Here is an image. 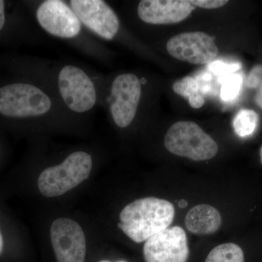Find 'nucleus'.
<instances>
[{"label":"nucleus","instance_id":"f8f14e48","mask_svg":"<svg viewBox=\"0 0 262 262\" xmlns=\"http://www.w3.org/2000/svg\"><path fill=\"white\" fill-rule=\"evenodd\" d=\"M194 9L195 7L186 0H142L138 14L147 24H173L187 18Z\"/></svg>","mask_w":262,"mask_h":262},{"label":"nucleus","instance_id":"412c9836","mask_svg":"<svg viewBox=\"0 0 262 262\" xmlns=\"http://www.w3.org/2000/svg\"><path fill=\"white\" fill-rule=\"evenodd\" d=\"M5 22V2L0 0V31L4 27Z\"/></svg>","mask_w":262,"mask_h":262},{"label":"nucleus","instance_id":"aec40b11","mask_svg":"<svg viewBox=\"0 0 262 262\" xmlns=\"http://www.w3.org/2000/svg\"><path fill=\"white\" fill-rule=\"evenodd\" d=\"M262 84V66L253 68L248 76L246 85L248 88L255 89L259 87Z\"/></svg>","mask_w":262,"mask_h":262},{"label":"nucleus","instance_id":"f257e3e1","mask_svg":"<svg viewBox=\"0 0 262 262\" xmlns=\"http://www.w3.org/2000/svg\"><path fill=\"white\" fill-rule=\"evenodd\" d=\"M175 208L170 202L160 198H141L123 208L119 228L137 244L145 242L173 223Z\"/></svg>","mask_w":262,"mask_h":262},{"label":"nucleus","instance_id":"423d86ee","mask_svg":"<svg viewBox=\"0 0 262 262\" xmlns=\"http://www.w3.org/2000/svg\"><path fill=\"white\" fill-rule=\"evenodd\" d=\"M169 54L192 64L211 63L219 54V48L206 33L185 32L170 38L167 43Z\"/></svg>","mask_w":262,"mask_h":262},{"label":"nucleus","instance_id":"2eb2a0df","mask_svg":"<svg viewBox=\"0 0 262 262\" xmlns=\"http://www.w3.org/2000/svg\"><path fill=\"white\" fill-rule=\"evenodd\" d=\"M205 262H244V253L237 244H221L212 250Z\"/></svg>","mask_w":262,"mask_h":262},{"label":"nucleus","instance_id":"9d476101","mask_svg":"<svg viewBox=\"0 0 262 262\" xmlns=\"http://www.w3.org/2000/svg\"><path fill=\"white\" fill-rule=\"evenodd\" d=\"M76 15L92 32L103 39H113L120 28L116 13L101 0H72L70 2Z\"/></svg>","mask_w":262,"mask_h":262},{"label":"nucleus","instance_id":"a878e982","mask_svg":"<svg viewBox=\"0 0 262 262\" xmlns=\"http://www.w3.org/2000/svg\"><path fill=\"white\" fill-rule=\"evenodd\" d=\"M99 262H111V261H106V260H103V261H100ZM117 262H127V261H117Z\"/></svg>","mask_w":262,"mask_h":262},{"label":"nucleus","instance_id":"7ed1b4c3","mask_svg":"<svg viewBox=\"0 0 262 262\" xmlns=\"http://www.w3.org/2000/svg\"><path fill=\"white\" fill-rule=\"evenodd\" d=\"M164 144L172 154L194 161L211 160L219 149L211 136L191 121H179L171 125L165 134Z\"/></svg>","mask_w":262,"mask_h":262},{"label":"nucleus","instance_id":"20e7f679","mask_svg":"<svg viewBox=\"0 0 262 262\" xmlns=\"http://www.w3.org/2000/svg\"><path fill=\"white\" fill-rule=\"evenodd\" d=\"M51 100L30 84H8L0 89V113L10 117H37L51 110Z\"/></svg>","mask_w":262,"mask_h":262},{"label":"nucleus","instance_id":"5701e85b","mask_svg":"<svg viewBox=\"0 0 262 262\" xmlns=\"http://www.w3.org/2000/svg\"><path fill=\"white\" fill-rule=\"evenodd\" d=\"M178 205L180 208H185V207L187 206V202L184 201V200H182V201L179 202Z\"/></svg>","mask_w":262,"mask_h":262},{"label":"nucleus","instance_id":"393cba45","mask_svg":"<svg viewBox=\"0 0 262 262\" xmlns=\"http://www.w3.org/2000/svg\"><path fill=\"white\" fill-rule=\"evenodd\" d=\"M259 155H260V161H261V163L262 164V146H261V148H260Z\"/></svg>","mask_w":262,"mask_h":262},{"label":"nucleus","instance_id":"ddd939ff","mask_svg":"<svg viewBox=\"0 0 262 262\" xmlns=\"http://www.w3.org/2000/svg\"><path fill=\"white\" fill-rule=\"evenodd\" d=\"M185 225L193 234H213L222 225V216L214 207L206 204L198 205L188 212Z\"/></svg>","mask_w":262,"mask_h":262},{"label":"nucleus","instance_id":"0eeeda50","mask_svg":"<svg viewBox=\"0 0 262 262\" xmlns=\"http://www.w3.org/2000/svg\"><path fill=\"white\" fill-rule=\"evenodd\" d=\"M189 255L187 234L179 226L155 234L144 246L146 262H187Z\"/></svg>","mask_w":262,"mask_h":262},{"label":"nucleus","instance_id":"b1692460","mask_svg":"<svg viewBox=\"0 0 262 262\" xmlns=\"http://www.w3.org/2000/svg\"><path fill=\"white\" fill-rule=\"evenodd\" d=\"M3 238L1 232H0V255L3 252Z\"/></svg>","mask_w":262,"mask_h":262},{"label":"nucleus","instance_id":"39448f33","mask_svg":"<svg viewBox=\"0 0 262 262\" xmlns=\"http://www.w3.org/2000/svg\"><path fill=\"white\" fill-rule=\"evenodd\" d=\"M60 94L67 106L77 113H85L96 102L94 82L87 74L75 66H66L58 75Z\"/></svg>","mask_w":262,"mask_h":262},{"label":"nucleus","instance_id":"1a4fd4ad","mask_svg":"<svg viewBox=\"0 0 262 262\" xmlns=\"http://www.w3.org/2000/svg\"><path fill=\"white\" fill-rule=\"evenodd\" d=\"M141 84L134 74H122L114 80L112 96L115 101L110 110L117 126L126 127L134 120L141 99Z\"/></svg>","mask_w":262,"mask_h":262},{"label":"nucleus","instance_id":"4be33fe9","mask_svg":"<svg viewBox=\"0 0 262 262\" xmlns=\"http://www.w3.org/2000/svg\"><path fill=\"white\" fill-rule=\"evenodd\" d=\"M255 101L257 103L258 106L262 108V84L259 86L257 91V94L256 95V98H255Z\"/></svg>","mask_w":262,"mask_h":262},{"label":"nucleus","instance_id":"a211bd4d","mask_svg":"<svg viewBox=\"0 0 262 262\" xmlns=\"http://www.w3.org/2000/svg\"><path fill=\"white\" fill-rule=\"evenodd\" d=\"M208 67L210 72L224 77L237 72L241 69V65L238 63H227L222 61H213L208 63Z\"/></svg>","mask_w":262,"mask_h":262},{"label":"nucleus","instance_id":"4468645a","mask_svg":"<svg viewBox=\"0 0 262 262\" xmlns=\"http://www.w3.org/2000/svg\"><path fill=\"white\" fill-rule=\"evenodd\" d=\"M173 90L176 94L188 98L189 103L192 108H199L204 105L205 99L196 79L186 77L176 81L173 84Z\"/></svg>","mask_w":262,"mask_h":262},{"label":"nucleus","instance_id":"6e6552de","mask_svg":"<svg viewBox=\"0 0 262 262\" xmlns=\"http://www.w3.org/2000/svg\"><path fill=\"white\" fill-rule=\"evenodd\" d=\"M51 239L57 261H85V235L75 221L66 218L55 220L51 227Z\"/></svg>","mask_w":262,"mask_h":262},{"label":"nucleus","instance_id":"9b49d317","mask_svg":"<svg viewBox=\"0 0 262 262\" xmlns=\"http://www.w3.org/2000/svg\"><path fill=\"white\" fill-rule=\"evenodd\" d=\"M37 18L46 32L61 38L78 35L81 24L78 17L70 7L59 0H48L38 8Z\"/></svg>","mask_w":262,"mask_h":262},{"label":"nucleus","instance_id":"6ab92c4d","mask_svg":"<svg viewBox=\"0 0 262 262\" xmlns=\"http://www.w3.org/2000/svg\"><path fill=\"white\" fill-rule=\"evenodd\" d=\"M189 2L193 6L205 9H215L228 3L227 0H192Z\"/></svg>","mask_w":262,"mask_h":262},{"label":"nucleus","instance_id":"f03ea898","mask_svg":"<svg viewBox=\"0 0 262 262\" xmlns=\"http://www.w3.org/2000/svg\"><path fill=\"white\" fill-rule=\"evenodd\" d=\"M93 162L91 155L76 151L63 163L45 169L38 179V187L47 198L61 196L89 179Z\"/></svg>","mask_w":262,"mask_h":262},{"label":"nucleus","instance_id":"dca6fc26","mask_svg":"<svg viewBox=\"0 0 262 262\" xmlns=\"http://www.w3.org/2000/svg\"><path fill=\"white\" fill-rule=\"evenodd\" d=\"M258 116L256 112L244 108L237 114L233 120L234 132L239 137L252 135L257 127Z\"/></svg>","mask_w":262,"mask_h":262},{"label":"nucleus","instance_id":"f3484780","mask_svg":"<svg viewBox=\"0 0 262 262\" xmlns=\"http://www.w3.org/2000/svg\"><path fill=\"white\" fill-rule=\"evenodd\" d=\"M221 98L224 101H231L237 97L243 84L242 76L239 74H232L222 77Z\"/></svg>","mask_w":262,"mask_h":262}]
</instances>
